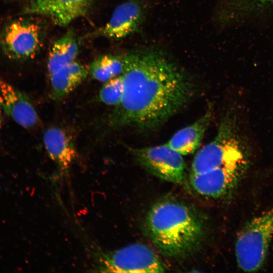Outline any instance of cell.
Masks as SVG:
<instances>
[{"instance_id": "obj_1", "label": "cell", "mask_w": 273, "mask_h": 273, "mask_svg": "<svg viewBox=\"0 0 273 273\" xmlns=\"http://www.w3.org/2000/svg\"><path fill=\"white\" fill-rule=\"evenodd\" d=\"M123 58V95L108 116L111 128L156 127L188 103L192 95L191 83L164 55L150 50Z\"/></svg>"}, {"instance_id": "obj_2", "label": "cell", "mask_w": 273, "mask_h": 273, "mask_svg": "<svg viewBox=\"0 0 273 273\" xmlns=\"http://www.w3.org/2000/svg\"><path fill=\"white\" fill-rule=\"evenodd\" d=\"M148 234L164 255L180 257L192 252L202 239L203 223L196 213L184 204L163 199L149 209L146 220Z\"/></svg>"}, {"instance_id": "obj_3", "label": "cell", "mask_w": 273, "mask_h": 273, "mask_svg": "<svg viewBox=\"0 0 273 273\" xmlns=\"http://www.w3.org/2000/svg\"><path fill=\"white\" fill-rule=\"evenodd\" d=\"M237 123L234 115H229L223 119L215 138L194 157L191 174L248 162V147L239 134Z\"/></svg>"}, {"instance_id": "obj_4", "label": "cell", "mask_w": 273, "mask_h": 273, "mask_svg": "<svg viewBox=\"0 0 273 273\" xmlns=\"http://www.w3.org/2000/svg\"><path fill=\"white\" fill-rule=\"evenodd\" d=\"M273 239V208L252 218L239 233L235 255L240 268L245 272L260 269Z\"/></svg>"}, {"instance_id": "obj_5", "label": "cell", "mask_w": 273, "mask_h": 273, "mask_svg": "<svg viewBox=\"0 0 273 273\" xmlns=\"http://www.w3.org/2000/svg\"><path fill=\"white\" fill-rule=\"evenodd\" d=\"M98 269L102 272H163L164 266L154 252L141 243L131 244L120 249L101 252Z\"/></svg>"}, {"instance_id": "obj_6", "label": "cell", "mask_w": 273, "mask_h": 273, "mask_svg": "<svg viewBox=\"0 0 273 273\" xmlns=\"http://www.w3.org/2000/svg\"><path fill=\"white\" fill-rule=\"evenodd\" d=\"M130 151L139 163L156 176L176 184L185 180L186 164L182 155L166 143Z\"/></svg>"}, {"instance_id": "obj_7", "label": "cell", "mask_w": 273, "mask_h": 273, "mask_svg": "<svg viewBox=\"0 0 273 273\" xmlns=\"http://www.w3.org/2000/svg\"><path fill=\"white\" fill-rule=\"evenodd\" d=\"M2 48L11 59L25 60L33 57L40 44V30L36 24L26 20H15L3 30Z\"/></svg>"}, {"instance_id": "obj_8", "label": "cell", "mask_w": 273, "mask_h": 273, "mask_svg": "<svg viewBox=\"0 0 273 273\" xmlns=\"http://www.w3.org/2000/svg\"><path fill=\"white\" fill-rule=\"evenodd\" d=\"M248 164V162L225 166L201 173L190 174V183L193 189L202 195L219 197L234 187Z\"/></svg>"}, {"instance_id": "obj_9", "label": "cell", "mask_w": 273, "mask_h": 273, "mask_svg": "<svg viewBox=\"0 0 273 273\" xmlns=\"http://www.w3.org/2000/svg\"><path fill=\"white\" fill-rule=\"evenodd\" d=\"M0 107L17 124L26 129L39 126L40 120L29 97L0 78Z\"/></svg>"}, {"instance_id": "obj_10", "label": "cell", "mask_w": 273, "mask_h": 273, "mask_svg": "<svg viewBox=\"0 0 273 273\" xmlns=\"http://www.w3.org/2000/svg\"><path fill=\"white\" fill-rule=\"evenodd\" d=\"M144 6L138 0H129L118 6L108 22L98 34L108 38L120 39L134 32L143 21Z\"/></svg>"}, {"instance_id": "obj_11", "label": "cell", "mask_w": 273, "mask_h": 273, "mask_svg": "<svg viewBox=\"0 0 273 273\" xmlns=\"http://www.w3.org/2000/svg\"><path fill=\"white\" fill-rule=\"evenodd\" d=\"M92 1L34 0L26 12L46 16L55 24L65 26L85 14Z\"/></svg>"}, {"instance_id": "obj_12", "label": "cell", "mask_w": 273, "mask_h": 273, "mask_svg": "<svg viewBox=\"0 0 273 273\" xmlns=\"http://www.w3.org/2000/svg\"><path fill=\"white\" fill-rule=\"evenodd\" d=\"M44 148L51 159L63 173H66L77 156L74 141L65 129L51 126L43 135Z\"/></svg>"}, {"instance_id": "obj_13", "label": "cell", "mask_w": 273, "mask_h": 273, "mask_svg": "<svg viewBox=\"0 0 273 273\" xmlns=\"http://www.w3.org/2000/svg\"><path fill=\"white\" fill-rule=\"evenodd\" d=\"M212 117V110L208 109L194 123L175 132L166 144L182 155L194 153L199 147Z\"/></svg>"}, {"instance_id": "obj_14", "label": "cell", "mask_w": 273, "mask_h": 273, "mask_svg": "<svg viewBox=\"0 0 273 273\" xmlns=\"http://www.w3.org/2000/svg\"><path fill=\"white\" fill-rule=\"evenodd\" d=\"M88 74V68L76 60L50 74L51 96L56 101L65 98Z\"/></svg>"}, {"instance_id": "obj_15", "label": "cell", "mask_w": 273, "mask_h": 273, "mask_svg": "<svg viewBox=\"0 0 273 273\" xmlns=\"http://www.w3.org/2000/svg\"><path fill=\"white\" fill-rule=\"evenodd\" d=\"M79 46L75 35L69 31L57 39L49 53L47 69L49 75L75 61Z\"/></svg>"}, {"instance_id": "obj_16", "label": "cell", "mask_w": 273, "mask_h": 273, "mask_svg": "<svg viewBox=\"0 0 273 273\" xmlns=\"http://www.w3.org/2000/svg\"><path fill=\"white\" fill-rule=\"evenodd\" d=\"M123 67V56L105 54L91 63L88 68V74L93 79L104 83L121 75Z\"/></svg>"}, {"instance_id": "obj_17", "label": "cell", "mask_w": 273, "mask_h": 273, "mask_svg": "<svg viewBox=\"0 0 273 273\" xmlns=\"http://www.w3.org/2000/svg\"><path fill=\"white\" fill-rule=\"evenodd\" d=\"M123 90V78L121 74L104 82L98 99L107 105L116 107L121 102Z\"/></svg>"}, {"instance_id": "obj_18", "label": "cell", "mask_w": 273, "mask_h": 273, "mask_svg": "<svg viewBox=\"0 0 273 273\" xmlns=\"http://www.w3.org/2000/svg\"><path fill=\"white\" fill-rule=\"evenodd\" d=\"M2 109L0 107V129L2 126V123H3V116H2Z\"/></svg>"}, {"instance_id": "obj_19", "label": "cell", "mask_w": 273, "mask_h": 273, "mask_svg": "<svg viewBox=\"0 0 273 273\" xmlns=\"http://www.w3.org/2000/svg\"><path fill=\"white\" fill-rule=\"evenodd\" d=\"M261 2L269 3L273 4V0H259Z\"/></svg>"}]
</instances>
